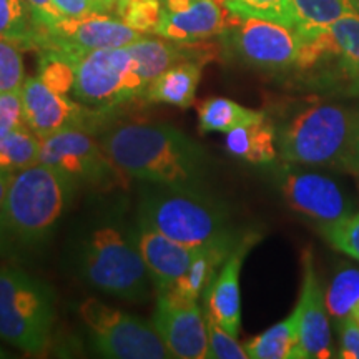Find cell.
<instances>
[{"label":"cell","instance_id":"cell-1","mask_svg":"<svg viewBox=\"0 0 359 359\" xmlns=\"http://www.w3.org/2000/svg\"><path fill=\"white\" fill-rule=\"evenodd\" d=\"M111 163L127 178L158 187H200L206 155L198 143L168 123H127L102 137Z\"/></svg>","mask_w":359,"mask_h":359},{"label":"cell","instance_id":"cell-2","mask_svg":"<svg viewBox=\"0 0 359 359\" xmlns=\"http://www.w3.org/2000/svg\"><path fill=\"white\" fill-rule=\"evenodd\" d=\"M276 143L286 163L359 173V110L336 102L306 103L276 128Z\"/></svg>","mask_w":359,"mask_h":359},{"label":"cell","instance_id":"cell-3","mask_svg":"<svg viewBox=\"0 0 359 359\" xmlns=\"http://www.w3.org/2000/svg\"><path fill=\"white\" fill-rule=\"evenodd\" d=\"M77 185L45 163L13 173L0 208V255L35 248L50 235Z\"/></svg>","mask_w":359,"mask_h":359},{"label":"cell","instance_id":"cell-4","mask_svg":"<svg viewBox=\"0 0 359 359\" xmlns=\"http://www.w3.org/2000/svg\"><path fill=\"white\" fill-rule=\"evenodd\" d=\"M138 222L193 248L235 246L240 240L224 206L200 187H160L147 193Z\"/></svg>","mask_w":359,"mask_h":359},{"label":"cell","instance_id":"cell-5","mask_svg":"<svg viewBox=\"0 0 359 359\" xmlns=\"http://www.w3.org/2000/svg\"><path fill=\"white\" fill-rule=\"evenodd\" d=\"M55 296L47 283L20 268L0 266V338L39 354L50 341Z\"/></svg>","mask_w":359,"mask_h":359},{"label":"cell","instance_id":"cell-6","mask_svg":"<svg viewBox=\"0 0 359 359\" xmlns=\"http://www.w3.org/2000/svg\"><path fill=\"white\" fill-rule=\"evenodd\" d=\"M80 266L88 285L103 293L135 303L150 294L151 278L137 240L116 226H100L88 236Z\"/></svg>","mask_w":359,"mask_h":359},{"label":"cell","instance_id":"cell-7","mask_svg":"<svg viewBox=\"0 0 359 359\" xmlns=\"http://www.w3.org/2000/svg\"><path fill=\"white\" fill-rule=\"evenodd\" d=\"M70 58L75 65L72 93L83 105L115 109L120 103L145 95L148 85L138 72L128 45L79 53Z\"/></svg>","mask_w":359,"mask_h":359},{"label":"cell","instance_id":"cell-8","mask_svg":"<svg viewBox=\"0 0 359 359\" xmlns=\"http://www.w3.org/2000/svg\"><path fill=\"white\" fill-rule=\"evenodd\" d=\"M93 348L114 359L173 358L151 323L90 298L79 308Z\"/></svg>","mask_w":359,"mask_h":359},{"label":"cell","instance_id":"cell-9","mask_svg":"<svg viewBox=\"0 0 359 359\" xmlns=\"http://www.w3.org/2000/svg\"><path fill=\"white\" fill-rule=\"evenodd\" d=\"M222 39L236 60L262 70H288L299 52V35L293 27L235 13Z\"/></svg>","mask_w":359,"mask_h":359},{"label":"cell","instance_id":"cell-10","mask_svg":"<svg viewBox=\"0 0 359 359\" xmlns=\"http://www.w3.org/2000/svg\"><path fill=\"white\" fill-rule=\"evenodd\" d=\"M40 163L55 168L77 187H107L125 178L103 151L102 143L85 130H62L42 138Z\"/></svg>","mask_w":359,"mask_h":359},{"label":"cell","instance_id":"cell-11","mask_svg":"<svg viewBox=\"0 0 359 359\" xmlns=\"http://www.w3.org/2000/svg\"><path fill=\"white\" fill-rule=\"evenodd\" d=\"M281 193L291 210L320 224H333L353 215V205L336 180L320 172L286 163L276 175Z\"/></svg>","mask_w":359,"mask_h":359},{"label":"cell","instance_id":"cell-12","mask_svg":"<svg viewBox=\"0 0 359 359\" xmlns=\"http://www.w3.org/2000/svg\"><path fill=\"white\" fill-rule=\"evenodd\" d=\"M143 34L123 24L110 13H90L79 19H62L47 29L35 32L34 48H52L67 55L100 50V48L125 47Z\"/></svg>","mask_w":359,"mask_h":359},{"label":"cell","instance_id":"cell-13","mask_svg":"<svg viewBox=\"0 0 359 359\" xmlns=\"http://www.w3.org/2000/svg\"><path fill=\"white\" fill-rule=\"evenodd\" d=\"M20 100L25 125L40 138L72 128L93 132L103 118L102 111L90 110L83 103L55 92L39 77L25 79Z\"/></svg>","mask_w":359,"mask_h":359},{"label":"cell","instance_id":"cell-14","mask_svg":"<svg viewBox=\"0 0 359 359\" xmlns=\"http://www.w3.org/2000/svg\"><path fill=\"white\" fill-rule=\"evenodd\" d=\"M151 325L173 358L205 359L208 353V327L198 302L182 299L168 291L156 296Z\"/></svg>","mask_w":359,"mask_h":359},{"label":"cell","instance_id":"cell-15","mask_svg":"<svg viewBox=\"0 0 359 359\" xmlns=\"http://www.w3.org/2000/svg\"><path fill=\"white\" fill-rule=\"evenodd\" d=\"M158 37L175 42H198L222 35L233 13L223 0H161Z\"/></svg>","mask_w":359,"mask_h":359},{"label":"cell","instance_id":"cell-16","mask_svg":"<svg viewBox=\"0 0 359 359\" xmlns=\"http://www.w3.org/2000/svg\"><path fill=\"white\" fill-rule=\"evenodd\" d=\"M296 308L299 311V356L302 359H330L333 356L331 325L325 293L309 251L303 255V286Z\"/></svg>","mask_w":359,"mask_h":359},{"label":"cell","instance_id":"cell-17","mask_svg":"<svg viewBox=\"0 0 359 359\" xmlns=\"http://www.w3.org/2000/svg\"><path fill=\"white\" fill-rule=\"evenodd\" d=\"M258 241L255 233H248L238 240L235 248L224 259L217 276L205 291V313H208L219 326L228 333L238 336L241 326V294H240V275L243 262Z\"/></svg>","mask_w":359,"mask_h":359},{"label":"cell","instance_id":"cell-18","mask_svg":"<svg viewBox=\"0 0 359 359\" xmlns=\"http://www.w3.org/2000/svg\"><path fill=\"white\" fill-rule=\"evenodd\" d=\"M135 240L156 293H163L172 288L185 275L188 266L201 251V248L178 243L142 222H138Z\"/></svg>","mask_w":359,"mask_h":359},{"label":"cell","instance_id":"cell-19","mask_svg":"<svg viewBox=\"0 0 359 359\" xmlns=\"http://www.w3.org/2000/svg\"><path fill=\"white\" fill-rule=\"evenodd\" d=\"M327 30L334 42L339 93L359 97V12L341 17Z\"/></svg>","mask_w":359,"mask_h":359},{"label":"cell","instance_id":"cell-20","mask_svg":"<svg viewBox=\"0 0 359 359\" xmlns=\"http://www.w3.org/2000/svg\"><path fill=\"white\" fill-rule=\"evenodd\" d=\"M201 70H203V64L200 62H180L165 70L150 83L145 92V98L151 103H167L180 109H188L195 103Z\"/></svg>","mask_w":359,"mask_h":359},{"label":"cell","instance_id":"cell-21","mask_svg":"<svg viewBox=\"0 0 359 359\" xmlns=\"http://www.w3.org/2000/svg\"><path fill=\"white\" fill-rule=\"evenodd\" d=\"M226 150L250 163H271L278 156L276 127L268 118L241 125L226 133Z\"/></svg>","mask_w":359,"mask_h":359},{"label":"cell","instance_id":"cell-22","mask_svg":"<svg viewBox=\"0 0 359 359\" xmlns=\"http://www.w3.org/2000/svg\"><path fill=\"white\" fill-rule=\"evenodd\" d=\"M299 311L293 309L286 320L276 323L245 344L251 359H302L299 356Z\"/></svg>","mask_w":359,"mask_h":359},{"label":"cell","instance_id":"cell-23","mask_svg":"<svg viewBox=\"0 0 359 359\" xmlns=\"http://www.w3.org/2000/svg\"><path fill=\"white\" fill-rule=\"evenodd\" d=\"M236 246V245H235ZM235 246H212V248H201L190 266L180 280L175 283L168 293L182 299L198 302L200 296L210 288L212 281L217 276L218 269L222 268L224 259L231 253Z\"/></svg>","mask_w":359,"mask_h":359},{"label":"cell","instance_id":"cell-24","mask_svg":"<svg viewBox=\"0 0 359 359\" xmlns=\"http://www.w3.org/2000/svg\"><path fill=\"white\" fill-rule=\"evenodd\" d=\"M200 130L203 133H228L241 125L266 118L264 111L246 109L240 103L224 97H212L201 102L198 107Z\"/></svg>","mask_w":359,"mask_h":359},{"label":"cell","instance_id":"cell-25","mask_svg":"<svg viewBox=\"0 0 359 359\" xmlns=\"http://www.w3.org/2000/svg\"><path fill=\"white\" fill-rule=\"evenodd\" d=\"M296 32L311 35L333 25L341 17L356 13L351 0H291Z\"/></svg>","mask_w":359,"mask_h":359},{"label":"cell","instance_id":"cell-26","mask_svg":"<svg viewBox=\"0 0 359 359\" xmlns=\"http://www.w3.org/2000/svg\"><path fill=\"white\" fill-rule=\"evenodd\" d=\"M42 138L27 125L0 137V170L20 172L40 163Z\"/></svg>","mask_w":359,"mask_h":359},{"label":"cell","instance_id":"cell-27","mask_svg":"<svg viewBox=\"0 0 359 359\" xmlns=\"http://www.w3.org/2000/svg\"><path fill=\"white\" fill-rule=\"evenodd\" d=\"M0 39L34 48L35 25L25 0H0Z\"/></svg>","mask_w":359,"mask_h":359},{"label":"cell","instance_id":"cell-28","mask_svg":"<svg viewBox=\"0 0 359 359\" xmlns=\"http://www.w3.org/2000/svg\"><path fill=\"white\" fill-rule=\"evenodd\" d=\"M327 314L336 320L351 316L359 303V268L343 266L331 280L325 293Z\"/></svg>","mask_w":359,"mask_h":359},{"label":"cell","instance_id":"cell-29","mask_svg":"<svg viewBox=\"0 0 359 359\" xmlns=\"http://www.w3.org/2000/svg\"><path fill=\"white\" fill-rule=\"evenodd\" d=\"M228 11L238 17L271 20L276 24L296 25L291 0H223Z\"/></svg>","mask_w":359,"mask_h":359},{"label":"cell","instance_id":"cell-30","mask_svg":"<svg viewBox=\"0 0 359 359\" xmlns=\"http://www.w3.org/2000/svg\"><path fill=\"white\" fill-rule=\"evenodd\" d=\"M39 52L40 60L37 77L55 92L69 95L75 85L74 60L67 53L52 50V48Z\"/></svg>","mask_w":359,"mask_h":359},{"label":"cell","instance_id":"cell-31","mask_svg":"<svg viewBox=\"0 0 359 359\" xmlns=\"http://www.w3.org/2000/svg\"><path fill=\"white\" fill-rule=\"evenodd\" d=\"M161 0H116L114 13L143 35L155 34L161 20Z\"/></svg>","mask_w":359,"mask_h":359},{"label":"cell","instance_id":"cell-32","mask_svg":"<svg viewBox=\"0 0 359 359\" xmlns=\"http://www.w3.org/2000/svg\"><path fill=\"white\" fill-rule=\"evenodd\" d=\"M20 45L0 39V93L20 92L25 82Z\"/></svg>","mask_w":359,"mask_h":359},{"label":"cell","instance_id":"cell-33","mask_svg":"<svg viewBox=\"0 0 359 359\" xmlns=\"http://www.w3.org/2000/svg\"><path fill=\"white\" fill-rule=\"evenodd\" d=\"M330 245L348 257L359 259V213L320 228Z\"/></svg>","mask_w":359,"mask_h":359},{"label":"cell","instance_id":"cell-34","mask_svg":"<svg viewBox=\"0 0 359 359\" xmlns=\"http://www.w3.org/2000/svg\"><path fill=\"white\" fill-rule=\"evenodd\" d=\"M206 327H208V353L206 358L210 359H246L245 346H241L236 341V336L228 333L224 327L218 325L217 321L205 313Z\"/></svg>","mask_w":359,"mask_h":359},{"label":"cell","instance_id":"cell-35","mask_svg":"<svg viewBox=\"0 0 359 359\" xmlns=\"http://www.w3.org/2000/svg\"><path fill=\"white\" fill-rule=\"evenodd\" d=\"M52 6L60 19H79L90 13L114 12L107 0H52Z\"/></svg>","mask_w":359,"mask_h":359},{"label":"cell","instance_id":"cell-36","mask_svg":"<svg viewBox=\"0 0 359 359\" xmlns=\"http://www.w3.org/2000/svg\"><path fill=\"white\" fill-rule=\"evenodd\" d=\"M25 125L20 92L0 93V137Z\"/></svg>","mask_w":359,"mask_h":359},{"label":"cell","instance_id":"cell-37","mask_svg":"<svg viewBox=\"0 0 359 359\" xmlns=\"http://www.w3.org/2000/svg\"><path fill=\"white\" fill-rule=\"evenodd\" d=\"M339 358L359 359V325L351 316L339 320Z\"/></svg>","mask_w":359,"mask_h":359},{"label":"cell","instance_id":"cell-38","mask_svg":"<svg viewBox=\"0 0 359 359\" xmlns=\"http://www.w3.org/2000/svg\"><path fill=\"white\" fill-rule=\"evenodd\" d=\"M25 2L27 6H29L30 13H32L35 32H37V30L47 29V27L62 20L60 17L57 15V12L53 11L52 0H25Z\"/></svg>","mask_w":359,"mask_h":359},{"label":"cell","instance_id":"cell-39","mask_svg":"<svg viewBox=\"0 0 359 359\" xmlns=\"http://www.w3.org/2000/svg\"><path fill=\"white\" fill-rule=\"evenodd\" d=\"M13 173L15 172H8V170H0V208H2L4 200H6L8 187H11Z\"/></svg>","mask_w":359,"mask_h":359},{"label":"cell","instance_id":"cell-40","mask_svg":"<svg viewBox=\"0 0 359 359\" xmlns=\"http://www.w3.org/2000/svg\"><path fill=\"white\" fill-rule=\"evenodd\" d=\"M351 318H353V320H354V321H356V323H358V325H359V303L356 304V306H354V309H353V313H351Z\"/></svg>","mask_w":359,"mask_h":359},{"label":"cell","instance_id":"cell-41","mask_svg":"<svg viewBox=\"0 0 359 359\" xmlns=\"http://www.w3.org/2000/svg\"><path fill=\"white\" fill-rule=\"evenodd\" d=\"M351 2L354 4V7H356V11L359 12V0H351Z\"/></svg>","mask_w":359,"mask_h":359},{"label":"cell","instance_id":"cell-42","mask_svg":"<svg viewBox=\"0 0 359 359\" xmlns=\"http://www.w3.org/2000/svg\"><path fill=\"white\" fill-rule=\"evenodd\" d=\"M107 2H109V4H110V6H111V8H114V7H115V2H116V0H107Z\"/></svg>","mask_w":359,"mask_h":359},{"label":"cell","instance_id":"cell-43","mask_svg":"<svg viewBox=\"0 0 359 359\" xmlns=\"http://www.w3.org/2000/svg\"><path fill=\"white\" fill-rule=\"evenodd\" d=\"M0 358H6V353H4L2 348H0Z\"/></svg>","mask_w":359,"mask_h":359}]
</instances>
